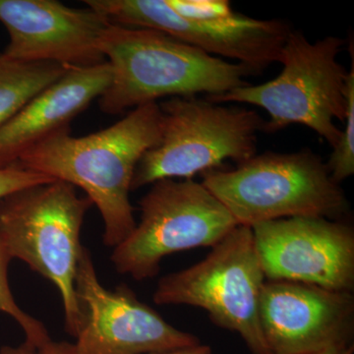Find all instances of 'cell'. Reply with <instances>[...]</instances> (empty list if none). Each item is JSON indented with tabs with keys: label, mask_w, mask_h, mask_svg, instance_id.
Instances as JSON below:
<instances>
[{
	"label": "cell",
	"mask_w": 354,
	"mask_h": 354,
	"mask_svg": "<svg viewBox=\"0 0 354 354\" xmlns=\"http://www.w3.org/2000/svg\"><path fill=\"white\" fill-rule=\"evenodd\" d=\"M53 180L55 179L27 171L17 165L0 169V200L16 191Z\"/></svg>",
	"instance_id": "cell-19"
},
{
	"label": "cell",
	"mask_w": 354,
	"mask_h": 354,
	"mask_svg": "<svg viewBox=\"0 0 354 354\" xmlns=\"http://www.w3.org/2000/svg\"><path fill=\"white\" fill-rule=\"evenodd\" d=\"M344 43L335 36L311 43L304 32L291 30L281 50L278 77L207 99L258 106L269 116L265 132L304 125L334 148L342 133L337 121L344 120L346 111L348 71L339 62Z\"/></svg>",
	"instance_id": "cell-4"
},
{
	"label": "cell",
	"mask_w": 354,
	"mask_h": 354,
	"mask_svg": "<svg viewBox=\"0 0 354 354\" xmlns=\"http://www.w3.org/2000/svg\"><path fill=\"white\" fill-rule=\"evenodd\" d=\"M152 185L140 201V223L111 254L116 271L136 281L157 276L167 255L212 248L239 225L202 183L162 179Z\"/></svg>",
	"instance_id": "cell-8"
},
{
	"label": "cell",
	"mask_w": 354,
	"mask_h": 354,
	"mask_svg": "<svg viewBox=\"0 0 354 354\" xmlns=\"http://www.w3.org/2000/svg\"><path fill=\"white\" fill-rule=\"evenodd\" d=\"M111 24L164 32L212 57L244 65L256 74L279 62L291 31L286 21L260 20L235 12L195 21L177 14L167 0H86Z\"/></svg>",
	"instance_id": "cell-9"
},
{
	"label": "cell",
	"mask_w": 354,
	"mask_h": 354,
	"mask_svg": "<svg viewBox=\"0 0 354 354\" xmlns=\"http://www.w3.org/2000/svg\"><path fill=\"white\" fill-rule=\"evenodd\" d=\"M354 58L348 71L346 111L344 128L337 145L333 148L329 162H326L330 176L341 184L354 174Z\"/></svg>",
	"instance_id": "cell-17"
},
{
	"label": "cell",
	"mask_w": 354,
	"mask_h": 354,
	"mask_svg": "<svg viewBox=\"0 0 354 354\" xmlns=\"http://www.w3.org/2000/svg\"><path fill=\"white\" fill-rule=\"evenodd\" d=\"M260 320L272 354H316L353 344V292L266 281Z\"/></svg>",
	"instance_id": "cell-13"
},
{
	"label": "cell",
	"mask_w": 354,
	"mask_h": 354,
	"mask_svg": "<svg viewBox=\"0 0 354 354\" xmlns=\"http://www.w3.org/2000/svg\"><path fill=\"white\" fill-rule=\"evenodd\" d=\"M251 230L268 281L353 292L354 232L351 225L319 216H292L257 223Z\"/></svg>",
	"instance_id": "cell-10"
},
{
	"label": "cell",
	"mask_w": 354,
	"mask_h": 354,
	"mask_svg": "<svg viewBox=\"0 0 354 354\" xmlns=\"http://www.w3.org/2000/svg\"><path fill=\"white\" fill-rule=\"evenodd\" d=\"M160 108V141L140 160L131 190L162 179H192L221 169L227 160L241 165L256 156L265 120L252 109L228 108L197 97H171Z\"/></svg>",
	"instance_id": "cell-6"
},
{
	"label": "cell",
	"mask_w": 354,
	"mask_h": 354,
	"mask_svg": "<svg viewBox=\"0 0 354 354\" xmlns=\"http://www.w3.org/2000/svg\"><path fill=\"white\" fill-rule=\"evenodd\" d=\"M265 283L252 230L237 225L201 262L162 277L153 299L205 310L218 327L241 335L251 354H272L261 327Z\"/></svg>",
	"instance_id": "cell-7"
},
{
	"label": "cell",
	"mask_w": 354,
	"mask_h": 354,
	"mask_svg": "<svg viewBox=\"0 0 354 354\" xmlns=\"http://www.w3.org/2000/svg\"><path fill=\"white\" fill-rule=\"evenodd\" d=\"M111 81L106 62L67 69L0 127V169L15 165L28 151L69 128L73 118L106 92Z\"/></svg>",
	"instance_id": "cell-14"
},
{
	"label": "cell",
	"mask_w": 354,
	"mask_h": 354,
	"mask_svg": "<svg viewBox=\"0 0 354 354\" xmlns=\"http://www.w3.org/2000/svg\"><path fill=\"white\" fill-rule=\"evenodd\" d=\"M354 346L353 344H344V346H335V348H330L326 349L322 353L316 354H353Z\"/></svg>",
	"instance_id": "cell-22"
},
{
	"label": "cell",
	"mask_w": 354,
	"mask_h": 354,
	"mask_svg": "<svg viewBox=\"0 0 354 354\" xmlns=\"http://www.w3.org/2000/svg\"><path fill=\"white\" fill-rule=\"evenodd\" d=\"M100 50L111 68V84L99 99L106 114L122 113L162 97L225 94L256 75L244 65L146 28L111 23Z\"/></svg>",
	"instance_id": "cell-2"
},
{
	"label": "cell",
	"mask_w": 354,
	"mask_h": 354,
	"mask_svg": "<svg viewBox=\"0 0 354 354\" xmlns=\"http://www.w3.org/2000/svg\"><path fill=\"white\" fill-rule=\"evenodd\" d=\"M155 354H214L211 346L208 344H199L197 346H189V348L176 349V351H167Z\"/></svg>",
	"instance_id": "cell-21"
},
{
	"label": "cell",
	"mask_w": 354,
	"mask_h": 354,
	"mask_svg": "<svg viewBox=\"0 0 354 354\" xmlns=\"http://www.w3.org/2000/svg\"><path fill=\"white\" fill-rule=\"evenodd\" d=\"M202 184L239 225L292 216L339 218L349 204L327 165L309 150L265 153L239 165L202 174Z\"/></svg>",
	"instance_id": "cell-5"
},
{
	"label": "cell",
	"mask_w": 354,
	"mask_h": 354,
	"mask_svg": "<svg viewBox=\"0 0 354 354\" xmlns=\"http://www.w3.org/2000/svg\"><path fill=\"white\" fill-rule=\"evenodd\" d=\"M12 260L0 239V312L12 317L24 332L27 346L37 348L51 341L43 323L20 308L14 299L8 281L9 263Z\"/></svg>",
	"instance_id": "cell-16"
},
{
	"label": "cell",
	"mask_w": 354,
	"mask_h": 354,
	"mask_svg": "<svg viewBox=\"0 0 354 354\" xmlns=\"http://www.w3.org/2000/svg\"><path fill=\"white\" fill-rule=\"evenodd\" d=\"M51 62H22L0 55V127L67 71Z\"/></svg>",
	"instance_id": "cell-15"
},
{
	"label": "cell",
	"mask_w": 354,
	"mask_h": 354,
	"mask_svg": "<svg viewBox=\"0 0 354 354\" xmlns=\"http://www.w3.org/2000/svg\"><path fill=\"white\" fill-rule=\"evenodd\" d=\"M92 205L62 180L24 188L0 200V239L7 253L55 286L64 305L65 330L75 339L87 318L75 279L84 247L81 230Z\"/></svg>",
	"instance_id": "cell-3"
},
{
	"label": "cell",
	"mask_w": 354,
	"mask_h": 354,
	"mask_svg": "<svg viewBox=\"0 0 354 354\" xmlns=\"http://www.w3.org/2000/svg\"><path fill=\"white\" fill-rule=\"evenodd\" d=\"M87 313L77 335L79 354H155L201 344L196 335L167 322L125 286L106 290L97 278L90 251L83 247L75 279Z\"/></svg>",
	"instance_id": "cell-11"
},
{
	"label": "cell",
	"mask_w": 354,
	"mask_h": 354,
	"mask_svg": "<svg viewBox=\"0 0 354 354\" xmlns=\"http://www.w3.org/2000/svg\"><path fill=\"white\" fill-rule=\"evenodd\" d=\"M171 8L186 19L205 21L221 19L234 15L227 0H167Z\"/></svg>",
	"instance_id": "cell-18"
},
{
	"label": "cell",
	"mask_w": 354,
	"mask_h": 354,
	"mask_svg": "<svg viewBox=\"0 0 354 354\" xmlns=\"http://www.w3.org/2000/svg\"><path fill=\"white\" fill-rule=\"evenodd\" d=\"M0 22L9 41L2 55L22 62L85 68L106 62L100 43L111 22L91 7L55 0H0Z\"/></svg>",
	"instance_id": "cell-12"
},
{
	"label": "cell",
	"mask_w": 354,
	"mask_h": 354,
	"mask_svg": "<svg viewBox=\"0 0 354 354\" xmlns=\"http://www.w3.org/2000/svg\"><path fill=\"white\" fill-rule=\"evenodd\" d=\"M0 354H79L75 344L68 342H46L43 346L32 348L23 344L17 348L13 346H3L0 349Z\"/></svg>",
	"instance_id": "cell-20"
},
{
	"label": "cell",
	"mask_w": 354,
	"mask_h": 354,
	"mask_svg": "<svg viewBox=\"0 0 354 354\" xmlns=\"http://www.w3.org/2000/svg\"><path fill=\"white\" fill-rule=\"evenodd\" d=\"M162 133L158 102L132 109L101 131L74 137L69 128L51 135L21 157L17 165L85 191L104 221V243L116 247L135 227L130 202L133 176Z\"/></svg>",
	"instance_id": "cell-1"
}]
</instances>
